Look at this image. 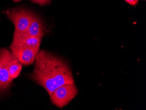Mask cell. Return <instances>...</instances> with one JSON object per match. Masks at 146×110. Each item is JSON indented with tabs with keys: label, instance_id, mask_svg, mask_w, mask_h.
<instances>
[{
	"label": "cell",
	"instance_id": "3",
	"mask_svg": "<svg viewBox=\"0 0 146 110\" xmlns=\"http://www.w3.org/2000/svg\"><path fill=\"white\" fill-rule=\"evenodd\" d=\"M78 89L74 83H66L55 89L50 95L51 101L59 108L67 105L78 94Z\"/></svg>",
	"mask_w": 146,
	"mask_h": 110
},
{
	"label": "cell",
	"instance_id": "12",
	"mask_svg": "<svg viewBox=\"0 0 146 110\" xmlns=\"http://www.w3.org/2000/svg\"><path fill=\"white\" fill-rule=\"evenodd\" d=\"M13 1L15 2H19V1H23V0H13Z\"/></svg>",
	"mask_w": 146,
	"mask_h": 110
},
{
	"label": "cell",
	"instance_id": "2",
	"mask_svg": "<svg viewBox=\"0 0 146 110\" xmlns=\"http://www.w3.org/2000/svg\"><path fill=\"white\" fill-rule=\"evenodd\" d=\"M4 13L15 26L13 37L23 34L28 28L34 14L22 9H15L5 11Z\"/></svg>",
	"mask_w": 146,
	"mask_h": 110
},
{
	"label": "cell",
	"instance_id": "10",
	"mask_svg": "<svg viewBox=\"0 0 146 110\" xmlns=\"http://www.w3.org/2000/svg\"><path fill=\"white\" fill-rule=\"evenodd\" d=\"M131 5L135 6L137 4L139 0H124Z\"/></svg>",
	"mask_w": 146,
	"mask_h": 110
},
{
	"label": "cell",
	"instance_id": "8",
	"mask_svg": "<svg viewBox=\"0 0 146 110\" xmlns=\"http://www.w3.org/2000/svg\"><path fill=\"white\" fill-rule=\"evenodd\" d=\"M22 69V64L18 59L12 62L9 69V74L12 79H16L19 76Z\"/></svg>",
	"mask_w": 146,
	"mask_h": 110
},
{
	"label": "cell",
	"instance_id": "11",
	"mask_svg": "<svg viewBox=\"0 0 146 110\" xmlns=\"http://www.w3.org/2000/svg\"><path fill=\"white\" fill-rule=\"evenodd\" d=\"M2 59H3V54H2V49H0V70L2 67Z\"/></svg>",
	"mask_w": 146,
	"mask_h": 110
},
{
	"label": "cell",
	"instance_id": "4",
	"mask_svg": "<svg viewBox=\"0 0 146 110\" xmlns=\"http://www.w3.org/2000/svg\"><path fill=\"white\" fill-rule=\"evenodd\" d=\"M3 59L2 67L0 70V91L8 89L12 83L13 79L10 76L9 69L11 63L17 59L11 51L2 48Z\"/></svg>",
	"mask_w": 146,
	"mask_h": 110
},
{
	"label": "cell",
	"instance_id": "9",
	"mask_svg": "<svg viewBox=\"0 0 146 110\" xmlns=\"http://www.w3.org/2000/svg\"><path fill=\"white\" fill-rule=\"evenodd\" d=\"M32 2L41 6L45 5L50 3L51 0H32Z\"/></svg>",
	"mask_w": 146,
	"mask_h": 110
},
{
	"label": "cell",
	"instance_id": "7",
	"mask_svg": "<svg viewBox=\"0 0 146 110\" xmlns=\"http://www.w3.org/2000/svg\"><path fill=\"white\" fill-rule=\"evenodd\" d=\"M42 39V37L36 36L27 37L21 41L16 47L21 45H25L39 51Z\"/></svg>",
	"mask_w": 146,
	"mask_h": 110
},
{
	"label": "cell",
	"instance_id": "6",
	"mask_svg": "<svg viewBox=\"0 0 146 110\" xmlns=\"http://www.w3.org/2000/svg\"><path fill=\"white\" fill-rule=\"evenodd\" d=\"M11 52L21 64L25 66L30 65L35 61L38 50L25 45L10 47Z\"/></svg>",
	"mask_w": 146,
	"mask_h": 110
},
{
	"label": "cell",
	"instance_id": "1",
	"mask_svg": "<svg viewBox=\"0 0 146 110\" xmlns=\"http://www.w3.org/2000/svg\"><path fill=\"white\" fill-rule=\"evenodd\" d=\"M30 79L43 87L49 95L66 83H74L71 70L64 61L44 50H39Z\"/></svg>",
	"mask_w": 146,
	"mask_h": 110
},
{
	"label": "cell",
	"instance_id": "5",
	"mask_svg": "<svg viewBox=\"0 0 146 110\" xmlns=\"http://www.w3.org/2000/svg\"><path fill=\"white\" fill-rule=\"evenodd\" d=\"M45 27L40 18L34 14L28 28L23 34L13 37V41L9 47H15L21 41L30 36L42 37L45 34Z\"/></svg>",
	"mask_w": 146,
	"mask_h": 110
}]
</instances>
